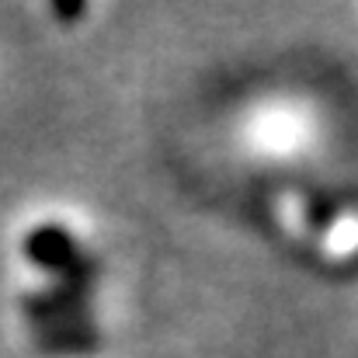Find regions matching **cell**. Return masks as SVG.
I'll list each match as a JSON object with an SVG mask.
<instances>
[{
	"mask_svg": "<svg viewBox=\"0 0 358 358\" xmlns=\"http://www.w3.org/2000/svg\"><path fill=\"white\" fill-rule=\"evenodd\" d=\"M237 136L254 157L289 164V160H306L324 146L327 122L320 119V112L310 101L278 94L250 105L237 125Z\"/></svg>",
	"mask_w": 358,
	"mask_h": 358,
	"instance_id": "1",
	"label": "cell"
},
{
	"mask_svg": "<svg viewBox=\"0 0 358 358\" xmlns=\"http://www.w3.org/2000/svg\"><path fill=\"white\" fill-rule=\"evenodd\" d=\"M278 223L289 237L310 247L320 261L348 264L358 257V206L317 192H282L275 202Z\"/></svg>",
	"mask_w": 358,
	"mask_h": 358,
	"instance_id": "2",
	"label": "cell"
}]
</instances>
